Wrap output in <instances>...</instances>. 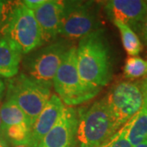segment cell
<instances>
[{
    "label": "cell",
    "instance_id": "3957f363",
    "mask_svg": "<svg viewBox=\"0 0 147 147\" xmlns=\"http://www.w3.org/2000/svg\"><path fill=\"white\" fill-rule=\"evenodd\" d=\"M72 46L67 39H59L37 48L25 58L24 73L37 83L51 88L58 69Z\"/></svg>",
    "mask_w": 147,
    "mask_h": 147
},
{
    "label": "cell",
    "instance_id": "d4e9b609",
    "mask_svg": "<svg viewBox=\"0 0 147 147\" xmlns=\"http://www.w3.org/2000/svg\"><path fill=\"white\" fill-rule=\"evenodd\" d=\"M135 147H147V140L146 141H145L144 142L141 143V144L137 145V146H135Z\"/></svg>",
    "mask_w": 147,
    "mask_h": 147
},
{
    "label": "cell",
    "instance_id": "603a6c76",
    "mask_svg": "<svg viewBox=\"0 0 147 147\" xmlns=\"http://www.w3.org/2000/svg\"><path fill=\"white\" fill-rule=\"evenodd\" d=\"M6 85L5 82L3 80L2 77H0V102L3 97V94H4V92H5Z\"/></svg>",
    "mask_w": 147,
    "mask_h": 147
},
{
    "label": "cell",
    "instance_id": "8fae6325",
    "mask_svg": "<svg viewBox=\"0 0 147 147\" xmlns=\"http://www.w3.org/2000/svg\"><path fill=\"white\" fill-rule=\"evenodd\" d=\"M63 10V1L46 0L33 11L40 29L42 45L53 42L59 34V26Z\"/></svg>",
    "mask_w": 147,
    "mask_h": 147
},
{
    "label": "cell",
    "instance_id": "2e32d148",
    "mask_svg": "<svg viewBox=\"0 0 147 147\" xmlns=\"http://www.w3.org/2000/svg\"><path fill=\"white\" fill-rule=\"evenodd\" d=\"M31 127V125L28 123H19L7 127L2 131V134L7 142L11 144L12 147L21 145L28 146Z\"/></svg>",
    "mask_w": 147,
    "mask_h": 147
},
{
    "label": "cell",
    "instance_id": "6da1fadb",
    "mask_svg": "<svg viewBox=\"0 0 147 147\" xmlns=\"http://www.w3.org/2000/svg\"><path fill=\"white\" fill-rule=\"evenodd\" d=\"M77 65L85 87L96 94L111 80L110 50L101 29L80 38L77 47Z\"/></svg>",
    "mask_w": 147,
    "mask_h": 147
},
{
    "label": "cell",
    "instance_id": "44dd1931",
    "mask_svg": "<svg viewBox=\"0 0 147 147\" xmlns=\"http://www.w3.org/2000/svg\"><path fill=\"white\" fill-rule=\"evenodd\" d=\"M45 1L46 0H25L22 2L29 9L34 11V9L38 8V7H40L42 3H44Z\"/></svg>",
    "mask_w": 147,
    "mask_h": 147
},
{
    "label": "cell",
    "instance_id": "e0dca14e",
    "mask_svg": "<svg viewBox=\"0 0 147 147\" xmlns=\"http://www.w3.org/2000/svg\"><path fill=\"white\" fill-rule=\"evenodd\" d=\"M114 24L120 32L123 46L124 47L126 53L130 57L137 56L142 52V43L137 34L128 26L122 22L114 21Z\"/></svg>",
    "mask_w": 147,
    "mask_h": 147
},
{
    "label": "cell",
    "instance_id": "ffe728a7",
    "mask_svg": "<svg viewBox=\"0 0 147 147\" xmlns=\"http://www.w3.org/2000/svg\"><path fill=\"white\" fill-rule=\"evenodd\" d=\"M127 123L121 127L108 141L98 147H132L127 137Z\"/></svg>",
    "mask_w": 147,
    "mask_h": 147
},
{
    "label": "cell",
    "instance_id": "4fadbf2b",
    "mask_svg": "<svg viewBox=\"0 0 147 147\" xmlns=\"http://www.w3.org/2000/svg\"><path fill=\"white\" fill-rule=\"evenodd\" d=\"M22 53L7 38L0 39V77L11 79L18 74Z\"/></svg>",
    "mask_w": 147,
    "mask_h": 147
},
{
    "label": "cell",
    "instance_id": "7c38bea8",
    "mask_svg": "<svg viewBox=\"0 0 147 147\" xmlns=\"http://www.w3.org/2000/svg\"><path fill=\"white\" fill-rule=\"evenodd\" d=\"M65 105L57 95H52L32 125L28 147H37L57 123Z\"/></svg>",
    "mask_w": 147,
    "mask_h": 147
},
{
    "label": "cell",
    "instance_id": "7402d4cb",
    "mask_svg": "<svg viewBox=\"0 0 147 147\" xmlns=\"http://www.w3.org/2000/svg\"><path fill=\"white\" fill-rule=\"evenodd\" d=\"M141 33H142V38H143L144 42H145L146 44H147V13L146 16V18L144 20V22L142 24Z\"/></svg>",
    "mask_w": 147,
    "mask_h": 147
},
{
    "label": "cell",
    "instance_id": "277c9868",
    "mask_svg": "<svg viewBox=\"0 0 147 147\" xmlns=\"http://www.w3.org/2000/svg\"><path fill=\"white\" fill-rule=\"evenodd\" d=\"M51 96V88L35 82L24 72L7 81L5 100L15 103L27 116L31 126Z\"/></svg>",
    "mask_w": 147,
    "mask_h": 147
},
{
    "label": "cell",
    "instance_id": "ac0fdd59",
    "mask_svg": "<svg viewBox=\"0 0 147 147\" xmlns=\"http://www.w3.org/2000/svg\"><path fill=\"white\" fill-rule=\"evenodd\" d=\"M127 79H135L147 75V60L138 56L129 57L126 60L123 68Z\"/></svg>",
    "mask_w": 147,
    "mask_h": 147
},
{
    "label": "cell",
    "instance_id": "9a60e30c",
    "mask_svg": "<svg viewBox=\"0 0 147 147\" xmlns=\"http://www.w3.org/2000/svg\"><path fill=\"white\" fill-rule=\"evenodd\" d=\"M0 116L2 120V131L7 127L19 123H28L30 124L25 113L11 100H5L0 105Z\"/></svg>",
    "mask_w": 147,
    "mask_h": 147
},
{
    "label": "cell",
    "instance_id": "484cf974",
    "mask_svg": "<svg viewBox=\"0 0 147 147\" xmlns=\"http://www.w3.org/2000/svg\"><path fill=\"white\" fill-rule=\"evenodd\" d=\"M0 134H2V120H1V116H0Z\"/></svg>",
    "mask_w": 147,
    "mask_h": 147
},
{
    "label": "cell",
    "instance_id": "d6986e66",
    "mask_svg": "<svg viewBox=\"0 0 147 147\" xmlns=\"http://www.w3.org/2000/svg\"><path fill=\"white\" fill-rule=\"evenodd\" d=\"M18 1L0 0V39L4 38Z\"/></svg>",
    "mask_w": 147,
    "mask_h": 147
},
{
    "label": "cell",
    "instance_id": "5b68a950",
    "mask_svg": "<svg viewBox=\"0 0 147 147\" xmlns=\"http://www.w3.org/2000/svg\"><path fill=\"white\" fill-rule=\"evenodd\" d=\"M53 87L63 104L73 107L92 99L96 93L85 87L77 65V47L69 49L53 80Z\"/></svg>",
    "mask_w": 147,
    "mask_h": 147
},
{
    "label": "cell",
    "instance_id": "8992f818",
    "mask_svg": "<svg viewBox=\"0 0 147 147\" xmlns=\"http://www.w3.org/2000/svg\"><path fill=\"white\" fill-rule=\"evenodd\" d=\"M97 3L93 1H63L59 34L67 40L82 38L99 30Z\"/></svg>",
    "mask_w": 147,
    "mask_h": 147
},
{
    "label": "cell",
    "instance_id": "5bb4252c",
    "mask_svg": "<svg viewBox=\"0 0 147 147\" xmlns=\"http://www.w3.org/2000/svg\"><path fill=\"white\" fill-rule=\"evenodd\" d=\"M144 101L142 109L127 123V137L132 147L147 140V85H142Z\"/></svg>",
    "mask_w": 147,
    "mask_h": 147
},
{
    "label": "cell",
    "instance_id": "30bf717a",
    "mask_svg": "<svg viewBox=\"0 0 147 147\" xmlns=\"http://www.w3.org/2000/svg\"><path fill=\"white\" fill-rule=\"evenodd\" d=\"M105 11L113 22L119 21L141 32L147 13V1L111 0L105 3Z\"/></svg>",
    "mask_w": 147,
    "mask_h": 147
},
{
    "label": "cell",
    "instance_id": "7a4b0ae2",
    "mask_svg": "<svg viewBox=\"0 0 147 147\" xmlns=\"http://www.w3.org/2000/svg\"><path fill=\"white\" fill-rule=\"evenodd\" d=\"M78 111V147H98L119 129L110 114L105 98Z\"/></svg>",
    "mask_w": 147,
    "mask_h": 147
},
{
    "label": "cell",
    "instance_id": "52a82bcc",
    "mask_svg": "<svg viewBox=\"0 0 147 147\" xmlns=\"http://www.w3.org/2000/svg\"><path fill=\"white\" fill-rule=\"evenodd\" d=\"M104 98L116 127L120 129L142 109L144 96L141 82H119Z\"/></svg>",
    "mask_w": 147,
    "mask_h": 147
},
{
    "label": "cell",
    "instance_id": "cb8c5ba5",
    "mask_svg": "<svg viewBox=\"0 0 147 147\" xmlns=\"http://www.w3.org/2000/svg\"><path fill=\"white\" fill-rule=\"evenodd\" d=\"M0 147H9V143L7 142L3 134H0Z\"/></svg>",
    "mask_w": 147,
    "mask_h": 147
},
{
    "label": "cell",
    "instance_id": "9c48e42d",
    "mask_svg": "<svg viewBox=\"0 0 147 147\" xmlns=\"http://www.w3.org/2000/svg\"><path fill=\"white\" fill-rule=\"evenodd\" d=\"M78 111L64 106L57 123L37 147H75L77 145Z\"/></svg>",
    "mask_w": 147,
    "mask_h": 147
},
{
    "label": "cell",
    "instance_id": "ba28073f",
    "mask_svg": "<svg viewBox=\"0 0 147 147\" xmlns=\"http://www.w3.org/2000/svg\"><path fill=\"white\" fill-rule=\"evenodd\" d=\"M5 37L16 44L22 55L42 46L41 32L34 14L22 1H18L16 4Z\"/></svg>",
    "mask_w": 147,
    "mask_h": 147
}]
</instances>
